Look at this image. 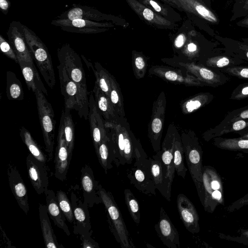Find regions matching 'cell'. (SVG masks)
I'll list each match as a JSON object with an SVG mask.
<instances>
[{
  "instance_id": "6da1fadb",
  "label": "cell",
  "mask_w": 248,
  "mask_h": 248,
  "mask_svg": "<svg viewBox=\"0 0 248 248\" xmlns=\"http://www.w3.org/2000/svg\"><path fill=\"white\" fill-rule=\"evenodd\" d=\"M25 38L33 59L45 82L51 89L56 84L51 57L44 42L31 29L23 25Z\"/></svg>"
},
{
  "instance_id": "7a4b0ae2",
  "label": "cell",
  "mask_w": 248,
  "mask_h": 248,
  "mask_svg": "<svg viewBox=\"0 0 248 248\" xmlns=\"http://www.w3.org/2000/svg\"><path fill=\"white\" fill-rule=\"evenodd\" d=\"M99 190L102 202L107 211L109 228L115 240L122 248H135L123 216L112 194L101 186Z\"/></svg>"
},
{
  "instance_id": "3957f363",
  "label": "cell",
  "mask_w": 248,
  "mask_h": 248,
  "mask_svg": "<svg viewBox=\"0 0 248 248\" xmlns=\"http://www.w3.org/2000/svg\"><path fill=\"white\" fill-rule=\"evenodd\" d=\"M188 170L196 186L200 202L203 201L202 186V153L198 139L194 134L181 139Z\"/></svg>"
},
{
  "instance_id": "277c9868",
  "label": "cell",
  "mask_w": 248,
  "mask_h": 248,
  "mask_svg": "<svg viewBox=\"0 0 248 248\" xmlns=\"http://www.w3.org/2000/svg\"><path fill=\"white\" fill-rule=\"evenodd\" d=\"M203 201L202 204L205 211L213 213L218 205L225 204L222 178L215 168L203 166L202 170Z\"/></svg>"
},
{
  "instance_id": "5b68a950",
  "label": "cell",
  "mask_w": 248,
  "mask_h": 248,
  "mask_svg": "<svg viewBox=\"0 0 248 248\" xmlns=\"http://www.w3.org/2000/svg\"><path fill=\"white\" fill-rule=\"evenodd\" d=\"M184 12L192 23L214 38L216 34L212 26L219 24L217 13L198 0H178Z\"/></svg>"
},
{
  "instance_id": "8992f818",
  "label": "cell",
  "mask_w": 248,
  "mask_h": 248,
  "mask_svg": "<svg viewBox=\"0 0 248 248\" xmlns=\"http://www.w3.org/2000/svg\"><path fill=\"white\" fill-rule=\"evenodd\" d=\"M57 57L68 75L78 86L84 98L89 101L85 74L79 55L69 44L62 45L57 49Z\"/></svg>"
},
{
  "instance_id": "52a82bcc",
  "label": "cell",
  "mask_w": 248,
  "mask_h": 248,
  "mask_svg": "<svg viewBox=\"0 0 248 248\" xmlns=\"http://www.w3.org/2000/svg\"><path fill=\"white\" fill-rule=\"evenodd\" d=\"M35 95L39 119L42 131L46 151L48 154V160L53 156L54 145L56 120L51 104L44 93L36 89Z\"/></svg>"
},
{
  "instance_id": "ba28073f",
  "label": "cell",
  "mask_w": 248,
  "mask_h": 248,
  "mask_svg": "<svg viewBox=\"0 0 248 248\" xmlns=\"http://www.w3.org/2000/svg\"><path fill=\"white\" fill-rule=\"evenodd\" d=\"M61 93L63 96L64 108L74 109L80 118L88 119L89 101L81 93L78 85L71 80L64 67L57 66Z\"/></svg>"
},
{
  "instance_id": "9c48e42d",
  "label": "cell",
  "mask_w": 248,
  "mask_h": 248,
  "mask_svg": "<svg viewBox=\"0 0 248 248\" xmlns=\"http://www.w3.org/2000/svg\"><path fill=\"white\" fill-rule=\"evenodd\" d=\"M56 18L70 20L80 18L96 22H109L124 28L129 25L125 19L120 16L103 13L94 7L81 4H73Z\"/></svg>"
},
{
  "instance_id": "30bf717a",
  "label": "cell",
  "mask_w": 248,
  "mask_h": 248,
  "mask_svg": "<svg viewBox=\"0 0 248 248\" xmlns=\"http://www.w3.org/2000/svg\"><path fill=\"white\" fill-rule=\"evenodd\" d=\"M174 132L167 133L159 151L162 163L163 183L161 194L170 201L172 184L175 174L173 161V139Z\"/></svg>"
},
{
  "instance_id": "8fae6325",
  "label": "cell",
  "mask_w": 248,
  "mask_h": 248,
  "mask_svg": "<svg viewBox=\"0 0 248 248\" xmlns=\"http://www.w3.org/2000/svg\"><path fill=\"white\" fill-rule=\"evenodd\" d=\"M127 174L130 184L140 192L148 195H156V188L151 173L148 157L136 160Z\"/></svg>"
},
{
  "instance_id": "7c38bea8",
  "label": "cell",
  "mask_w": 248,
  "mask_h": 248,
  "mask_svg": "<svg viewBox=\"0 0 248 248\" xmlns=\"http://www.w3.org/2000/svg\"><path fill=\"white\" fill-rule=\"evenodd\" d=\"M51 24L67 32L85 34L105 32L115 26L109 22H96L80 18L72 20L55 18Z\"/></svg>"
},
{
  "instance_id": "4fadbf2b",
  "label": "cell",
  "mask_w": 248,
  "mask_h": 248,
  "mask_svg": "<svg viewBox=\"0 0 248 248\" xmlns=\"http://www.w3.org/2000/svg\"><path fill=\"white\" fill-rule=\"evenodd\" d=\"M166 99L162 93L154 103L151 120L149 125L148 137L154 152L161 150V139L165 119Z\"/></svg>"
},
{
  "instance_id": "5bb4252c",
  "label": "cell",
  "mask_w": 248,
  "mask_h": 248,
  "mask_svg": "<svg viewBox=\"0 0 248 248\" xmlns=\"http://www.w3.org/2000/svg\"><path fill=\"white\" fill-rule=\"evenodd\" d=\"M129 7L146 24L160 29L174 30L178 26L176 23L168 20L138 0H125Z\"/></svg>"
},
{
  "instance_id": "9a60e30c",
  "label": "cell",
  "mask_w": 248,
  "mask_h": 248,
  "mask_svg": "<svg viewBox=\"0 0 248 248\" xmlns=\"http://www.w3.org/2000/svg\"><path fill=\"white\" fill-rule=\"evenodd\" d=\"M23 25L19 21H13L10 23L6 34L17 60L32 62L33 58L25 38Z\"/></svg>"
},
{
  "instance_id": "2e32d148",
  "label": "cell",
  "mask_w": 248,
  "mask_h": 248,
  "mask_svg": "<svg viewBox=\"0 0 248 248\" xmlns=\"http://www.w3.org/2000/svg\"><path fill=\"white\" fill-rule=\"evenodd\" d=\"M26 165L33 188L38 194H45L48 186L47 165L37 160L31 154H29L26 158Z\"/></svg>"
},
{
  "instance_id": "e0dca14e",
  "label": "cell",
  "mask_w": 248,
  "mask_h": 248,
  "mask_svg": "<svg viewBox=\"0 0 248 248\" xmlns=\"http://www.w3.org/2000/svg\"><path fill=\"white\" fill-rule=\"evenodd\" d=\"M156 232L163 244L169 248H180L179 234L163 207H160L159 218L155 225Z\"/></svg>"
},
{
  "instance_id": "ac0fdd59",
  "label": "cell",
  "mask_w": 248,
  "mask_h": 248,
  "mask_svg": "<svg viewBox=\"0 0 248 248\" xmlns=\"http://www.w3.org/2000/svg\"><path fill=\"white\" fill-rule=\"evenodd\" d=\"M178 211L186 229L192 234L200 231L199 216L193 203L184 194L180 193L176 199Z\"/></svg>"
},
{
  "instance_id": "d6986e66",
  "label": "cell",
  "mask_w": 248,
  "mask_h": 248,
  "mask_svg": "<svg viewBox=\"0 0 248 248\" xmlns=\"http://www.w3.org/2000/svg\"><path fill=\"white\" fill-rule=\"evenodd\" d=\"M186 68L205 86L217 87L226 83L230 79L227 74L202 64L187 63Z\"/></svg>"
},
{
  "instance_id": "ffe728a7",
  "label": "cell",
  "mask_w": 248,
  "mask_h": 248,
  "mask_svg": "<svg viewBox=\"0 0 248 248\" xmlns=\"http://www.w3.org/2000/svg\"><path fill=\"white\" fill-rule=\"evenodd\" d=\"M89 109L88 119L90 131L95 152L97 154L101 142L108 138V135L106 132L101 115L97 109L93 92L90 94Z\"/></svg>"
},
{
  "instance_id": "44dd1931",
  "label": "cell",
  "mask_w": 248,
  "mask_h": 248,
  "mask_svg": "<svg viewBox=\"0 0 248 248\" xmlns=\"http://www.w3.org/2000/svg\"><path fill=\"white\" fill-rule=\"evenodd\" d=\"M246 61L228 50L225 47L215 48L202 61L204 66L219 70L231 66L240 65ZM203 65V64H202Z\"/></svg>"
},
{
  "instance_id": "7402d4cb",
  "label": "cell",
  "mask_w": 248,
  "mask_h": 248,
  "mask_svg": "<svg viewBox=\"0 0 248 248\" xmlns=\"http://www.w3.org/2000/svg\"><path fill=\"white\" fill-rule=\"evenodd\" d=\"M55 153V176L61 181L66 178L70 159L62 125L60 123Z\"/></svg>"
},
{
  "instance_id": "603a6c76",
  "label": "cell",
  "mask_w": 248,
  "mask_h": 248,
  "mask_svg": "<svg viewBox=\"0 0 248 248\" xmlns=\"http://www.w3.org/2000/svg\"><path fill=\"white\" fill-rule=\"evenodd\" d=\"M7 174L11 191L19 207L27 215L29 205L27 190L23 180L15 167H9Z\"/></svg>"
},
{
  "instance_id": "cb8c5ba5",
  "label": "cell",
  "mask_w": 248,
  "mask_h": 248,
  "mask_svg": "<svg viewBox=\"0 0 248 248\" xmlns=\"http://www.w3.org/2000/svg\"><path fill=\"white\" fill-rule=\"evenodd\" d=\"M92 92L98 111L106 122L112 123L119 122L121 118L116 113L110 98L95 82Z\"/></svg>"
},
{
  "instance_id": "d4e9b609",
  "label": "cell",
  "mask_w": 248,
  "mask_h": 248,
  "mask_svg": "<svg viewBox=\"0 0 248 248\" xmlns=\"http://www.w3.org/2000/svg\"><path fill=\"white\" fill-rule=\"evenodd\" d=\"M23 76L28 89L33 93L36 89L43 92L45 95L48 93L39 73L33 63L27 62L23 60H18Z\"/></svg>"
},
{
  "instance_id": "484cf974",
  "label": "cell",
  "mask_w": 248,
  "mask_h": 248,
  "mask_svg": "<svg viewBox=\"0 0 248 248\" xmlns=\"http://www.w3.org/2000/svg\"><path fill=\"white\" fill-rule=\"evenodd\" d=\"M81 183L84 192L85 201L91 198L92 206L93 203L102 202L99 188L100 185L95 181L93 173L90 168L84 167L82 170Z\"/></svg>"
},
{
  "instance_id": "4316f807",
  "label": "cell",
  "mask_w": 248,
  "mask_h": 248,
  "mask_svg": "<svg viewBox=\"0 0 248 248\" xmlns=\"http://www.w3.org/2000/svg\"><path fill=\"white\" fill-rule=\"evenodd\" d=\"M48 213L55 224L69 236L70 232L65 222V217L59 207L56 195L52 190L48 189L45 193Z\"/></svg>"
},
{
  "instance_id": "83f0119b",
  "label": "cell",
  "mask_w": 248,
  "mask_h": 248,
  "mask_svg": "<svg viewBox=\"0 0 248 248\" xmlns=\"http://www.w3.org/2000/svg\"><path fill=\"white\" fill-rule=\"evenodd\" d=\"M39 216L46 248H59V244L57 242L48 216L46 205L42 204H39Z\"/></svg>"
},
{
  "instance_id": "f1b7e54d",
  "label": "cell",
  "mask_w": 248,
  "mask_h": 248,
  "mask_svg": "<svg viewBox=\"0 0 248 248\" xmlns=\"http://www.w3.org/2000/svg\"><path fill=\"white\" fill-rule=\"evenodd\" d=\"M138 0L168 20L177 23L182 19L181 15L174 8L159 0Z\"/></svg>"
},
{
  "instance_id": "f546056e",
  "label": "cell",
  "mask_w": 248,
  "mask_h": 248,
  "mask_svg": "<svg viewBox=\"0 0 248 248\" xmlns=\"http://www.w3.org/2000/svg\"><path fill=\"white\" fill-rule=\"evenodd\" d=\"M214 38L228 50L245 61L248 62V42L223 37L217 34Z\"/></svg>"
},
{
  "instance_id": "4dcf8cb0",
  "label": "cell",
  "mask_w": 248,
  "mask_h": 248,
  "mask_svg": "<svg viewBox=\"0 0 248 248\" xmlns=\"http://www.w3.org/2000/svg\"><path fill=\"white\" fill-rule=\"evenodd\" d=\"M98 160L105 173L112 168V163L115 158V149L113 141L109 136L101 143L97 153Z\"/></svg>"
},
{
  "instance_id": "1f68e13d",
  "label": "cell",
  "mask_w": 248,
  "mask_h": 248,
  "mask_svg": "<svg viewBox=\"0 0 248 248\" xmlns=\"http://www.w3.org/2000/svg\"><path fill=\"white\" fill-rule=\"evenodd\" d=\"M70 110L64 108L62 111L60 121L63 127L70 160L71 159L75 141V126Z\"/></svg>"
},
{
  "instance_id": "d6a6232c",
  "label": "cell",
  "mask_w": 248,
  "mask_h": 248,
  "mask_svg": "<svg viewBox=\"0 0 248 248\" xmlns=\"http://www.w3.org/2000/svg\"><path fill=\"white\" fill-rule=\"evenodd\" d=\"M82 58L86 62L88 67H91L93 70L95 77V82L97 83L101 89L110 98L111 89V74L104 68L100 63L94 62V66L92 63L87 60L83 55Z\"/></svg>"
},
{
  "instance_id": "836d02e7",
  "label": "cell",
  "mask_w": 248,
  "mask_h": 248,
  "mask_svg": "<svg viewBox=\"0 0 248 248\" xmlns=\"http://www.w3.org/2000/svg\"><path fill=\"white\" fill-rule=\"evenodd\" d=\"M213 139V144L217 148L248 153V139L241 137L226 138L221 137V136L214 138Z\"/></svg>"
},
{
  "instance_id": "e575fe53",
  "label": "cell",
  "mask_w": 248,
  "mask_h": 248,
  "mask_svg": "<svg viewBox=\"0 0 248 248\" xmlns=\"http://www.w3.org/2000/svg\"><path fill=\"white\" fill-rule=\"evenodd\" d=\"M19 135L31 154L37 160L47 165V162L49 161L48 158L42 151L40 146L32 138L28 130L22 126L19 130Z\"/></svg>"
},
{
  "instance_id": "d590c367",
  "label": "cell",
  "mask_w": 248,
  "mask_h": 248,
  "mask_svg": "<svg viewBox=\"0 0 248 248\" xmlns=\"http://www.w3.org/2000/svg\"><path fill=\"white\" fill-rule=\"evenodd\" d=\"M247 129H248V119H241L218 129L214 130L211 128L204 133L203 137L206 141H209L214 138L220 137L224 134Z\"/></svg>"
},
{
  "instance_id": "8d00e7d4",
  "label": "cell",
  "mask_w": 248,
  "mask_h": 248,
  "mask_svg": "<svg viewBox=\"0 0 248 248\" xmlns=\"http://www.w3.org/2000/svg\"><path fill=\"white\" fill-rule=\"evenodd\" d=\"M184 152L181 138L174 132L173 139V161L175 170L178 176L185 179L187 169L184 163Z\"/></svg>"
},
{
  "instance_id": "74e56055",
  "label": "cell",
  "mask_w": 248,
  "mask_h": 248,
  "mask_svg": "<svg viewBox=\"0 0 248 248\" xmlns=\"http://www.w3.org/2000/svg\"><path fill=\"white\" fill-rule=\"evenodd\" d=\"M6 95L9 100H22L24 92L22 84L16 75L12 71L6 72Z\"/></svg>"
},
{
  "instance_id": "f35d334b",
  "label": "cell",
  "mask_w": 248,
  "mask_h": 248,
  "mask_svg": "<svg viewBox=\"0 0 248 248\" xmlns=\"http://www.w3.org/2000/svg\"><path fill=\"white\" fill-rule=\"evenodd\" d=\"M158 75L164 77L168 80L180 83H186L187 85L204 86L205 85L199 80L196 77L188 75L187 77L184 78L183 76L180 75L177 72L167 69L162 68H157L154 70Z\"/></svg>"
},
{
  "instance_id": "ab89813d",
  "label": "cell",
  "mask_w": 248,
  "mask_h": 248,
  "mask_svg": "<svg viewBox=\"0 0 248 248\" xmlns=\"http://www.w3.org/2000/svg\"><path fill=\"white\" fill-rule=\"evenodd\" d=\"M214 98L210 93H201L187 100L182 106L184 112L189 113L209 104Z\"/></svg>"
},
{
  "instance_id": "60d3db41",
  "label": "cell",
  "mask_w": 248,
  "mask_h": 248,
  "mask_svg": "<svg viewBox=\"0 0 248 248\" xmlns=\"http://www.w3.org/2000/svg\"><path fill=\"white\" fill-rule=\"evenodd\" d=\"M148 160L151 173L156 188L161 193L162 191L163 174L159 152L152 157H149Z\"/></svg>"
},
{
  "instance_id": "b9f144b4",
  "label": "cell",
  "mask_w": 248,
  "mask_h": 248,
  "mask_svg": "<svg viewBox=\"0 0 248 248\" xmlns=\"http://www.w3.org/2000/svg\"><path fill=\"white\" fill-rule=\"evenodd\" d=\"M110 78L111 89L110 99L116 113L121 118H122V117H124L125 115L124 109L123 95L119 85L114 77L111 75Z\"/></svg>"
},
{
  "instance_id": "7bdbcfd3",
  "label": "cell",
  "mask_w": 248,
  "mask_h": 248,
  "mask_svg": "<svg viewBox=\"0 0 248 248\" xmlns=\"http://www.w3.org/2000/svg\"><path fill=\"white\" fill-rule=\"evenodd\" d=\"M125 202L133 220L137 225L139 224L140 219V212L138 200L130 189L124 190Z\"/></svg>"
},
{
  "instance_id": "ee69618b",
  "label": "cell",
  "mask_w": 248,
  "mask_h": 248,
  "mask_svg": "<svg viewBox=\"0 0 248 248\" xmlns=\"http://www.w3.org/2000/svg\"><path fill=\"white\" fill-rule=\"evenodd\" d=\"M248 119V105L228 112L223 120L213 129L221 128L236 121Z\"/></svg>"
},
{
  "instance_id": "f6af8a7d",
  "label": "cell",
  "mask_w": 248,
  "mask_h": 248,
  "mask_svg": "<svg viewBox=\"0 0 248 248\" xmlns=\"http://www.w3.org/2000/svg\"><path fill=\"white\" fill-rule=\"evenodd\" d=\"M56 196L60 209L65 218L69 222H73L75 217L72 210V205L66 193L59 190L57 192Z\"/></svg>"
},
{
  "instance_id": "bcb514c9",
  "label": "cell",
  "mask_w": 248,
  "mask_h": 248,
  "mask_svg": "<svg viewBox=\"0 0 248 248\" xmlns=\"http://www.w3.org/2000/svg\"><path fill=\"white\" fill-rule=\"evenodd\" d=\"M230 21L244 17L248 14V0H234Z\"/></svg>"
},
{
  "instance_id": "7dc6e473",
  "label": "cell",
  "mask_w": 248,
  "mask_h": 248,
  "mask_svg": "<svg viewBox=\"0 0 248 248\" xmlns=\"http://www.w3.org/2000/svg\"><path fill=\"white\" fill-rule=\"evenodd\" d=\"M219 70L229 76L248 80V66L237 65L222 68Z\"/></svg>"
},
{
  "instance_id": "c3c4849f",
  "label": "cell",
  "mask_w": 248,
  "mask_h": 248,
  "mask_svg": "<svg viewBox=\"0 0 248 248\" xmlns=\"http://www.w3.org/2000/svg\"><path fill=\"white\" fill-rule=\"evenodd\" d=\"M133 62L134 71L140 78L144 75L146 71V62L144 57L139 52L134 51L133 53Z\"/></svg>"
},
{
  "instance_id": "681fc988",
  "label": "cell",
  "mask_w": 248,
  "mask_h": 248,
  "mask_svg": "<svg viewBox=\"0 0 248 248\" xmlns=\"http://www.w3.org/2000/svg\"><path fill=\"white\" fill-rule=\"evenodd\" d=\"M0 48L4 55L18 63V60L14 49L1 34H0Z\"/></svg>"
},
{
  "instance_id": "f907efd6",
  "label": "cell",
  "mask_w": 248,
  "mask_h": 248,
  "mask_svg": "<svg viewBox=\"0 0 248 248\" xmlns=\"http://www.w3.org/2000/svg\"><path fill=\"white\" fill-rule=\"evenodd\" d=\"M248 98V82L238 85L232 93L230 99L240 100Z\"/></svg>"
},
{
  "instance_id": "816d5d0a",
  "label": "cell",
  "mask_w": 248,
  "mask_h": 248,
  "mask_svg": "<svg viewBox=\"0 0 248 248\" xmlns=\"http://www.w3.org/2000/svg\"><path fill=\"white\" fill-rule=\"evenodd\" d=\"M238 233L239 236L235 237L220 233L219 237L222 239L233 241L248 246V229H240L238 230Z\"/></svg>"
},
{
  "instance_id": "f5cc1de1",
  "label": "cell",
  "mask_w": 248,
  "mask_h": 248,
  "mask_svg": "<svg viewBox=\"0 0 248 248\" xmlns=\"http://www.w3.org/2000/svg\"><path fill=\"white\" fill-rule=\"evenodd\" d=\"M74 208V215L77 221L80 224L83 225L84 228H86L85 222L86 215L83 208L79 206L75 205V204L72 202V205Z\"/></svg>"
},
{
  "instance_id": "db71d44e",
  "label": "cell",
  "mask_w": 248,
  "mask_h": 248,
  "mask_svg": "<svg viewBox=\"0 0 248 248\" xmlns=\"http://www.w3.org/2000/svg\"><path fill=\"white\" fill-rule=\"evenodd\" d=\"M247 205H248V193L243 197L233 202L226 209L229 213H231L238 210L243 206Z\"/></svg>"
},
{
  "instance_id": "11a10c76",
  "label": "cell",
  "mask_w": 248,
  "mask_h": 248,
  "mask_svg": "<svg viewBox=\"0 0 248 248\" xmlns=\"http://www.w3.org/2000/svg\"><path fill=\"white\" fill-rule=\"evenodd\" d=\"M11 3L9 0H0V9L1 12L7 15L9 12Z\"/></svg>"
},
{
  "instance_id": "9f6ffc18",
  "label": "cell",
  "mask_w": 248,
  "mask_h": 248,
  "mask_svg": "<svg viewBox=\"0 0 248 248\" xmlns=\"http://www.w3.org/2000/svg\"><path fill=\"white\" fill-rule=\"evenodd\" d=\"M164 3L170 5L175 9H177L179 11H183L182 5L178 0H159Z\"/></svg>"
},
{
  "instance_id": "6f0895ef",
  "label": "cell",
  "mask_w": 248,
  "mask_h": 248,
  "mask_svg": "<svg viewBox=\"0 0 248 248\" xmlns=\"http://www.w3.org/2000/svg\"><path fill=\"white\" fill-rule=\"evenodd\" d=\"M90 238H84L83 239V248H98V245L97 243L94 242L93 240Z\"/></svg>"
},
{
  "instance_id": "680465c9",
  "label": "cell",
  "mask_w": 248,
  "mask_h": 248,
  "mask_svg": "<svg viewBox=\"0 0 248 248\" xmlns=\"http://www.w3.org/2000/svg\"><path fill=\"white\" fill-rule=\"evenodd\" d=\"M236 25L238 27L248 28V14L242 19L238 20Z\"/></svg>"
},
{
  "instance_id": "91938a15",
  "label": "cell",
  "mask_w": 248,
  "mask_h": 248,
  "mask_svg": "<svg viewBox=\"0 0 248 248\" xmlns=\"http://www.w3.org/2000/svg\"><path fill=\"white\" fill-rule=\"evenodd\" d=\"M240 135L241 138L248 139V129L236 132Z\"/></svg>"
},
{
  "instance_id": "94428289",
  "label": "cell",
  "mask_w": 248,
  "mask_h": 248,
  "mask_svg": "<svg viewBox=\"0 0 248 248\" xmlns=\"http://www.w3.org/2000/svg\"><path fill=\"white\" fill-rule=\"evenodd\" d=\"M199 1L204 3L207 6L211 7V0H198Z\"/></svg>"
},
{
  "instance_id": "6125c7cd",
  "label": "cell",
  "mask_w": 248,
  "mask_h": 248,
  "mask_svg": "<svg viewBox=\"0 0 248 248\" xmlns=\"http://www.w3.org/2000/svg\"><path fill=\"white\" fill-rule=\"evenodd\" d=\"M241 40L246 42H248V38H242Z\"/></svg>"
}]
</instances>
